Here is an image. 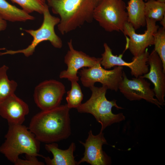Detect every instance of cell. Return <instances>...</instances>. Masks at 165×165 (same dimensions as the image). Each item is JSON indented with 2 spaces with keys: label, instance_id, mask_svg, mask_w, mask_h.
I'll use <instances>...</instances> for the list:
<instances>
[{
  "label": "cell",
  "instance_id": "cell-2",
  "mask_svg": "<svg viewBox=\"0 0 165 165\" xmlns=\"http://www.w3.org/2000/svg\"><path fill=\"white\" fill-rule=\"evenodd\" d=\"M101 0H50L48 6L60 17L58 29L64 35L86 23L92 22L94 10Z\"/></svg>",
  "mask_w": 165,
  "mask_h": 165
},
{
  "label": "cell",
  "instance_id": "cell-20",
  "mask_svg": "<svg viewBox=\"0 0 165 165\" xmlns=\"http://www.w3.org/2000/svg\"><path fill=\"white\" fill-rule=\"evenodd\" d=\"M145 12L146 18L160 21L165 15V3L149 0L145 3Z\"/></svg>",
  "mask_w": 165,
  "mask_h": 165
},
{
  "label": "cell",
  "instance_id": "cell-15",
  "mask_svg": "<svg viewBox=\"0 0 165 165\" xmlns=\"http://www.w3.org/2000/svg\"><path fill=\"white\" fill-rule=\"evenodd\" d=\"M29 112L28 105L14 94L0 103V116L8 123L22 124Z\"/></svg>",
  "mask_w": 165,
  "mask_h": 165
},
{
  "label": "cell",
  "instance_id": "cell-24",
  "mask_svg": "<svg viewBox=\"0 0 165 165\" xmlns=\"http://www.w3.org/2000/svg\"><path fill=\"white\" fill-rule=\"evenodd\" d=\"M27 159L23 160L19 158L14 163L15 165H43L44 163L40 161L34 156H26Z\"/></svg>",
  "mask_w": 165,
  "mask_h": 165
},
{
  "label": "cell",
  "instance_id": "cell-3",
  "mask_svg": "<svg viewBox=\"0 0 165 165\" xmlns=\"http://www.w3.org/2000/svg\"><path fill=\"white\" fill-rule=\"evenodd\" d=\"M4 142L0 146V152L14 164L23 154L26 156L44 157L38 154L40 142L28 127L22 124L8 123Z\"/></svg>",
  "mask_w": 165,
  "mask_h": 165
},
{
  "label": "cell",
  "instance_id": "cell-14",
  "mask_svg": "<svg viewBox=\"0 0 165 165\" xmlns=\"http://www.w3.org/2000/svg\"><path fill=\"white\" fill-rule=\"evenodd\" d=\"M147 64L150 67L148 72L141 76L149 79L153 83L155 96L163 106L165 102V72L162 61L154 49L149 54Z\"/></svg>",
  "mask_w": 165,
  "mask_h": 165
},
{
  "label": "cell",
  "instance_id": "cell-9",
  "mask_svg": "<svg viewBox=\"0 0 165 165\" xmlns=\"http://www.w3.org/2000/svg\"><path fill=\"white\" fill-rule=\"evenodd\" d=\"M65 92V87L61 82L53 79L46 80L35 87L34 101L42 111L50 109L60 105Z\"/></svg>",
  "mask_w": 165,
  "mask_h": 165
},
{
  "label": "cell",
  "instance_id": "cell-1",
  "mask_svg": "<svg viewBox=\"0 0 165 165\" xmlns=\"http://www.w3.org/2000/svg\"><path fill=\"white\" fill-rule=\"evenodd\" d=\"M70 109L66 104L42 111L32 117L28 128L40 142L48 144L66 139L71 134Z\"/></svg>",
  "mask_w": 165,
  "mask_h": 165
},
{
  "label": "cell",
  "instance_id": "cell-21",
  "mask_svg": "<svg viewBox=\"0 0 165 165\" xmlns=\"http://www.w3.org/2000/svg\"><path fill=\"white\" fill-rule=\"evenodd\" d=\"M71 89L67 92L66 100L67 105L70 108H76L82 103L83 95L77 81H72Z\"/></svg>",
  "mask_w": 165,
  "mask_h": 165
},
{
  "label": "cell",
  "instance_id": "cell-19",
  "mask_svg": "<svg viewBox=\"0 0 165 165\" xmlns=\"http://www.w3.org/2000/svg\"><path fill=\"white\" fill-rule=\"evenodd\" d=\"M8 69L5 65L0 67V103L14 94L17 86L16 82L9 79L7 74Z\"/></svg>",
  "mask_w": 165,
  "mask_h": 165
},
{
  "label": "cell",
  "instance_id": "cell-18",
  "mask_svg": "<svg viewBox=\"0 0 165 165\" xmlns=\"http://www.w3.org/2000/svg\"><path fill=\"white\" fill-rule=\"evenodd\" d=\"M0 17L11 22H24L32 20L35 18L25 11L8 3L6 0H0Z\"/></svg>",
  "mask_w": 165,
  "mask_h": 165
},
{
  "label": "cell",
  "instance_id": "cell-7",
  "mask_svg": "<svg viewBox=\"0 0 165 165\" xmlns=\"http://www.w3.org/2000/svg\"><path fill=\"white\" fill-rule=\"evenodd\" d=\"M123 67L120 66L107 70L99 62L91 67L82 68L79 73L81 83L85 87L90 88L99 82L108 89L117 91L123 79Z\"/></svg>",
  "mask_w": 165,
  "mask_h": 165
},
{
  "label": "cell",
  "instance_id": "cell-11",
  "mask_svg": "<svg viewBox=\"0 0 165 165\" xmlns=\"http://www.w3.org/2000/svg\"><path fill=\"white\" fill-rule=\"evenodd\" d=\"M123 79L120 83L119 90L127 99L130 101H139L144 99L161 108L162 106L156 98L151 84L141 76L129 79L125 72H123Z\"/></svg>",
  "mask_w": 165,
  "mask_h": 165
},
{
  "label": "cell",
  "instance_id": "cell-6",
  "mask_svg": "<svg viewBox=\"0 0 165 165\" xmlns=\"http://www.w3.org/2000/svg\"><path fill=\"white\" fill-rule=\"evenodd\" d=\"M43 14V22L39 28L36 30H25L33 38L32 42L28 47L18 50H7L4 52L0 53V55L21 53L25 56L28 57L33 54L36 47L40 43L46 41H49L54 47L61 48L62 46V41L56 35L54 30L55 26L60 22V18L53 16L50 13L48 6L46 8Z\"/></svg>",
  "mask_w": 165,
  "mask_h": 165
},
{
  "label": "cell",
  "instance_id": "cell-27",
  "mask_svg": "<svg viewBox=\"0 0 165 165\" xmlns=\"http://www.w3.org/2000/svg\"><path fill=\"white\" fill-rule=\"evenodd\" d=\"M158 2H161L165 3V0H156Z\"/></svg>",
  "mask_w": 165,
  "mask_h": 165
},
{
  "label": "cell",
  "instance_id": "cell-8",
  "mask_svg": "<svg viewBox=\"0 0 165 165\" xmlns=\"http://www.w3.org/2000/svg\"><path fill=\"white\" fill-rule=\"evenodd\" d=\"M146 20L147 29L142 34L137 33L127 21L124 25L123 32L126 37V49H128L134 57L141 55L148 46L154 45L153 35L159 28L155 20L148 18Z\"/></svg>",
  "mask_w": 165,
  "mask_h": 165
},
{
  "label": "cell",
  "instance_id": "cell-5",
  "mask_svg": "<svg viewBox=\"0 0 165 165\" xmlns=\"http://www.w3.org/2000/svg\"><path fill=\"white\" fill-rule=\"evenodd\" d=\"M126 8L123 0H101L94 10V19L106 31L123 32L127 21Z\"/></svg>",
  "mask_w": 165,
  "mask_h": 165
},
{
  "label": "cell",
  "instance_id": "cell-28",
  "mask_svg": "<svg viewBox=\"0 0 165 165\" xmlns=\"http://www.w3.org/2000/svg\"><path fill=\"white\" fill-rule=\"evenodd\" d=\"M43 0L45 1H46L47 2H48L50 1V0Z\"/></svg>",
  "mask_w": 165,
  "mask_h": 165
},
{
  "label": "cell",
  "instance_id": "cell-26",
  "mask_svg": "<svg viewBox=\"0 0 165 165\" xmlns=\"http://www.w3.org/2000/svg\"><path fill=\"white\" fill-rule=\"evenodd\" d=\"M160 21V24L162 26V27L165 28V15Z\"/></svg>",
  "mask_w": 165,
  "mask_h": 165
},
{
  "label": "cell",
  "instance_id": "cell-23",
  "mask_svg": "<svg viewBox=\"0 0 165 165\" xmlns=\"http://www.w3.org/2000/svg\"><path fill=\"white\" fill-rule=\"evenodd\" d=\"M20 6L27 13L36 12L43 14L48 5L43 0H11Z\"/></svg>",
  "mask_w": 165,
  "mask_h": 165
},
{
  "label": "cell",
  "instance_id": "cell-17",
  "mask_svg": "<svg viewBox=\"0 0 165 165\" xmlns=\"http://www.w3.org/2000/svg\"><path fill=\"white\" fill-rule=\"evenodd\" d=\"M145 3L143 0H129L126 6L127 21L135 30L146 25Z\"/></svg>",
  "mask_w": 165,
  "mask_h": 165
},
{
  "label": "cell",
  "instance_id": "cell-16",
  "mask_svg": "<svg viewBox=\"0 0 165 165\" xmlns=\"http://www.w3.org/2000/svg\"><path fill=\"white\" fill-rule=\"evenodd\" d=\"M75 145L72 142L68 148L62 150L58 148V145L55 143L46 144L45 145L46 149L51 152L53 158L44 156L45 161L48 165H76L78 162L75 159L74 152L75 149Z\"/></svg>",
  "mask_w": 165,
  "mask_h": 165
},
{
  "label": "cell",
  "instance_id": "cell-4",
  "mask_svg": "<svg viewBox=\"0 0 165 165\" xmlns=\"http://www.w3.org/2000/svg\"><path fill=\"white\" fill-rule=\"evenodd\" d=\"M92 94L85 102L81 103L76 109L80 113H88L94 116L97 121L101 125L100 131L107 127L116 123L124 120L125 117L122 113L114 114L112 108L114 107L118 109L123 108L118 105L116 100H108L106 97L107 88L105 86L90 87Z\"/></svg>",
  "mask_w": 165,
  "mask_h": 165
},
{
  "label": "cell",
  "instance_id": "cell-12",
  "mask_svg": "<svg viewBox=\"0 0 165 165\" xmlns=\"http://www.w3.org/2000/svg\"><path fill=\"white\" fill-rule=\"evenodd\" d=\"M68 44L69 50L64 58L67 68L60 72L59 77L61 79H68L70 81H78L79 77L77 74L79 69L93 67L100 62L101 59L90 57L82 51L75 50L73 46L72 39L68 42Z\"/></svg>",
  "mask_w": 165,
  "mask_h": 165
},
{
  "label": "cell",
  "instance_id": "cell-25",
  "mask_svg": "<svg viewBox=\"0 0 165 165\" xmlns=\"http://www.w3.org/2000/svg\"><path fill=\"white\" fill-rule=\"evenodd\" d=\"M7 26L6 21L0 17V31L5 30Z\"/></svg>",
  "mask_w": 165,
  "mask_h": 165
},
{
  "label": "cell",
  "instance_id": "cell-29",
  "mask_svg": "<svg viewBox=\"0 0 165 165\" xmlns=\"http://www.w3.org/2000/svg\"><path fill=\"white\" fill-rule=\"evenodd\" d=\"M149 0H145V1L146 2H147V1H148Z\"/></svg>",
  "mask_w": 165,
  "mask_h": 165
},
{
  "label": "cell",
  "instance_id": "cell-22",
  "mask_svg": "<svg viewBox=\"0 0 165 165\" xmlns=\"http://www.w3.org/2000/svg\"><path fill=\"white\" fill-rule=\"evenodd\" d=\"M154 50L161 60L165 72V28H159L153 35Z\"/></svg>",
  "mask_w": 165,
  "mask_h": 165
},
{
  "label": "cell",
  "instance_id": "cell-13",
  "mask_svg": "<svg viewBox=\"0 0 165 165\" xmlns=\"http://www.w3.org/2000/svg\"><path fill=\"white\" fill-rule=\"evenodd\" d=\"M84 147V156L78 162V165L86 162L91 165H107L111 163L110 157L103 150L102 146L108 144L103 131L94 135L91 130L85 142L79 141Z\"/></svg>",
  "mask_w": 165,
  "mask_h": 165
},
{
  "label": "cell",
  "instance_id": "cell-10",
  "mask_svg": "<svg viewBox=\"0 0 165 165\" xmlns=\"http://www.w3.org/2000/svg\"><path fill=\"white\" fill-rule=\"evenodd\" d=\"M104 51L101 54V65L106 69H110L116 66H126L130 68L131 74L138 78L147 73L149 67L147 64L149 53L147 48L145 52L139 56L132 59V61L127 62L122 59L123 54L118 56L113 55L112 50L107 43L104 44Z\"/></svg>",
  "mask_w": 165,
  "mask_h": 165
}]
</instances>
